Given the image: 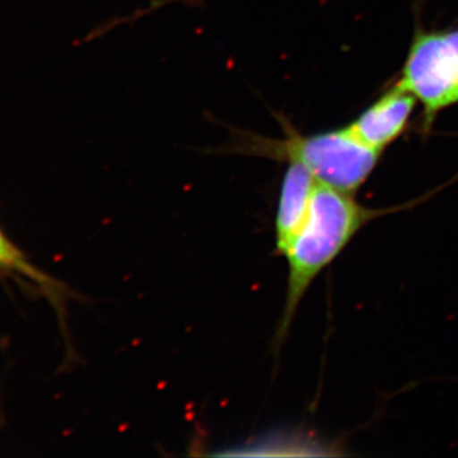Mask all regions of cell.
<instances>
[{
	"label": "cell",
	"mask_w": 458,
	"mask_h": 458,
	"mask_svg": "<svg viewBox=\"0 0 458 458\" xmlns=\"http://www.w3.org/2000/svg\"><path fill=\"white\" fill-rule=\"evenodd\" d=\"M417 201L387 209H372L360 204L354 194L318 181L306 222L283 254L288 262V282L284 310L276 331V345L284 342L298 306L313 280L342 254L352 238L369 223L387 214L409 209Z\"/></svg>",
	"instance_id": "6da1fadb"
},
{
	"label": "cell",
	"mask_w": 458,
	"mask_h": 458,
	"mask_svg": "<svg viewBox=\"0 0 458 458\" xmlns=\"http://www.w3.org/2000/svg\"><path fill=\"white\" fill-rule=\"evenodd\" d=\"M282 137L232 129L219 155L258 157L298 164L311 172L319 183L355 194L376 170L382 153L354 137L348 126L335 131L303 134L282 114H276Z\"/></svg>",
	"instance_id": "7a4b0ae2"
},
{
	"label": "cell",
	"mask_w": 458,
	"mask_h": 458,
	"mask_svg": "<svg viewBox=\"0 0 458 458\" xmlns=\"http://www.w3.org/2000/svg\"><path fill=\"white\" fill-rule=\"evenodd\" d=\"M397 83L423 107V131L445 108L458 104V56L445 31L415 32Z\"/></svg>",
	"instance_id": "3957f363"
},
{
	"label": "cell",
	"mask_w": 458,
	"mask_h": 458,
	"mask_svg": "<svg viewBox=\"0 0 458 458\" xmlns=\"http://www.w3.org/2000/svg\"><path fill=\"white\" fill-rule=\"evenodd\" d=\"M417 104L415 96L396 82L349 123L348 129L361 143L384 153L405 132Z\"/></svg>",
	"instance_id": "277c9868"
},
{
	"label": "cell",
	"mask_w": 458,
	"mask_h": 458,
	"mask_svg": "<svg viewBox=\"0 0 458 458\" xmlns=\"http://www.w3.org/2000/svg\"><path fill=\"white\" fill-rule=\"evenodd\" d=\"M318 180L303 165L289 164L280 185L276 216V254L283 256L309 216Z\"/></svg>",
	"instance_id": "5b68a950"
},
{
	"label": "cell",
	"mask_w": 458,
	"mask_h": 458,
	"mask_svg": "<svg viewBox=\"0 0 458 458\" xmlns=\"http://www.w3.org/2000/svg\"><path fill=\"white\" fill-rule=\"evenodd\" d=\"M0 269L18 271V273L25 274L29 278L38 280L41 284L53 286L49 285L50 283H53V280L42 276L32 265H30L25 255L9 240L7 234L2 229H0ZM53 288H55V286H53Z\"/></svg>",
	"instance_id": "8992f818"
},
{
	"label": "cell",
	"mask_w": 458,
	"mask_h": 458,
	"mask_svg": "<svg viewBox=\"0 0 458 458\" xmlns=\"http://www.w3.org/2000/svg\"><path fill=\"white\" fill-rule=\"evenodd\" d=\"M445 33V38H447L448 42L451 44L452 49L454 50L458 56V27L457 29L447 30Z\"/></svg>",
	"instance_id": "52a82bcc"
}]
</instances>
